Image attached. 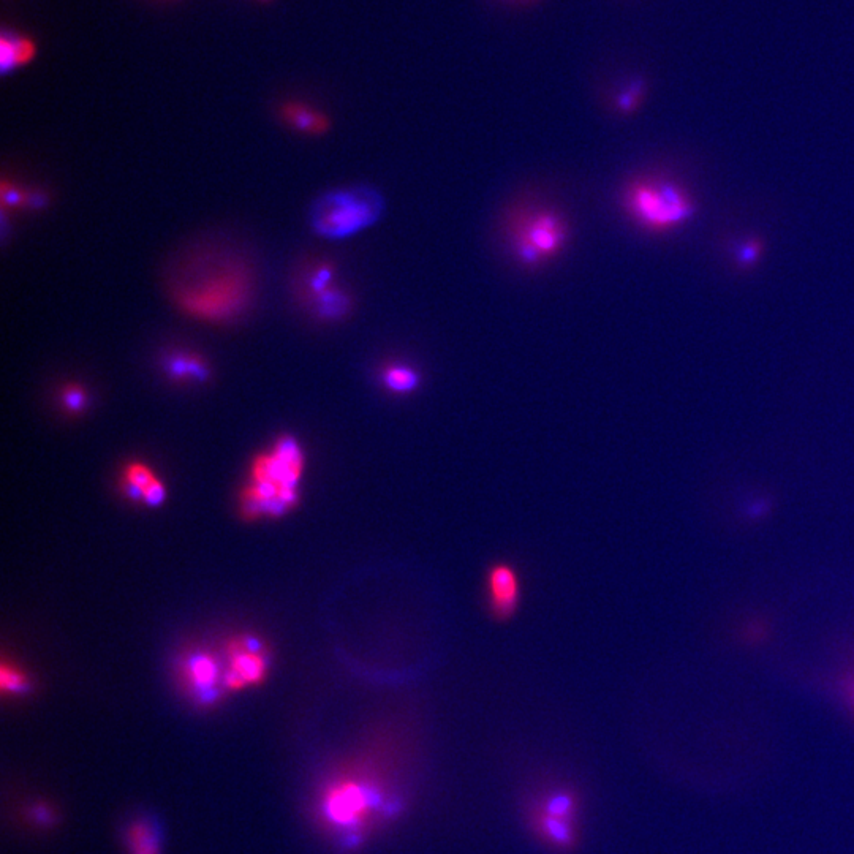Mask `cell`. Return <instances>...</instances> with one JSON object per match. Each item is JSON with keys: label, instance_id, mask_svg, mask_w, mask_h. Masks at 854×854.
<instances>
[{"label": "cell", "instance_id": "1", "mask_svg": "<svg viewBox=\"0 0 854 854\" xmlns=\"http://www.w3.org/2000/svg\"><path fill=\"white\" fill-rule=\"evenodd\" d=\"M620 206L636 227L652 235H666L684 227L696 212L695 200L682 184L658 176L627 184Z\"/></svg>", "mask_w": 854, "mask_h": 854}, {"label": "cell", "instance_id": "2", "mask_svg": "<svg viewBox=\"0 0 854 854\" xmlns=\"http://www.w3.org/2000/svg\"><path fill=\"white\" fill-rule=\"evenodd\" d=\"M385 209V198L375 187L361 184L329 190L310 208V227L322 238L342 241L374 227Z\"/></svg>", "mask_w": 854, "mask_h": 854}, {"label": "cell", "instance_id": "3", "mask_svg": "<svg viewBox=\"0 0 854 854\" xmlns=\"http://www.w3.org/2000/svg\"><path fill=\"white\" fill-rule=\"evenodd\" d=\"M570 239V223L551 206L522 209L511 219L507 246L521 268L540 269L560 257Z\"/></svg>", "mask_w": 854, "mask_h": 854}, {"label": "cell", "instance_id": "4", "mask_svg": "<svg viewBox=\"0 0 854 854\" xmlns=\"http://www.w3.org/2000/svg\"><path fill=\"white\" fill-rule=\"evenodd\" d=\"M304 459L295 442H280L273 453L254 462L244 502L254 513H279L296 502V484Z\"/></svg>", "mask_w": 854, "mask_h": 854}, {"label": "cell", "instance_id": "5", "mask_svg": "<svg viewBox=\"0 0 854 854\" xmlns=\"http://www.w3.org/2000/svg\"><path fill=\"white\" fill-rule=\"evenodd\" d=\"M205 277H197L176 291V301L182 310L206 322H225L239 314L249 299V279L236 266L209 269Z\"/></svg>", "mask_w": 854, "mask_h": 854}, {"label": "cell", "instance_id": "6", "mask_svg": "<svg viewBox=\"0 0 854 854\" xmlns=\"http://www.w3.org/2000/svg\"><path fill=\"white\" fill-rule=\"evenodd\" d=\"M401 798H385L382 788L361 780H342L326 793L323 812L329 823L355 831L371 817L393 820L402 812Z\"/></svg>", "mask_w": 854, "mask_h": 854}, {"label": "cell", "instance_id": "7", "mask_svg": "<svg viewBox=\"0 0 854 854\" xmlns=\"http://www.w3.org/2000/svg\"><path fill=\"white\" fill-rule=\"evenodd\" d=\"M522 597L521 576L510 564H496L486 575V600L499 619H508L518 611Z\"/></svg>", "mask_w": 854, "mask_h": 854}, {"label": "cell", "instance_id": "8", "mask_svg": "<svg viewBox=\"0 0 854 854\" xmlns=\"http://www.w3.org/2000/svg\"><path fill=\"white\" fill-rule=\"evenodd\" d=\"M265 655L254 646L233 643L230 647V669L227 673V685L231 690H241L247 685H255L265 679Z\"/></svg>", "mask_w": 854, "mask_h": 854}, {"label": "cell", "instance_id": "9", "mask_svg": "<svg viewBox=\"0 0 854 854\" xmlns=\"http://www.w3.org/2000/svg\"><path fill=\"white\" fill-rule=\"evenodd\" d=\"M378 382L391 396L404 397L416 393L423 383V375L412 364L391 361L383 364L378 372Z\"/></svg>", "mask_w": 854, "mask_h": 854}, {"label": "cell", "instance_id": "10", "mask_svg": "<svg viewBox=\"0 0 854 854\" xmlns=\"http://www.w3.org/2000/svg\"><path fill=\"white\" fill-rule=\"evenodd\" d=\"M532 829L546 845L557 851H571L576 845V828L573 821L546 817L541 813H530Z\"/></svg>", "mask_w": 854, "mask_h": 854}, {"label": "cell", "instance_id": "11", "mask_svg": "<svg viewBox=\"0 0 854 854\" xmlns=\"http://www.w3.org/2000/svg\"><path fill=\"white\" fill-rule=\"evenodd\" d=\"M578 810V794L568 788H557V790L546 791L545 796L540 798L537 804H533L532 812L575 823Z\"/></svg>", "mask_w": 854, "mask_h": 854}, {"label": "cell", "instance_id": "12", "mask_svg": "<svg viewBox=\"0 0 854 854\" xmlns=\"http://www.w3.org/2000/svg\"><path fill=\"white\" fill-rule=\"evenodd\" d=\"M125 480H127L129 488L137 492V496H140L149 505H157L165 497L163 484L144 464L129 465L127 472H125Z\"/></svg>", "mask_w": 854, "mask_h": 854}, {"label": "cell", "instance_id": "13", "mask_svg": "<svg viewBox=\"0 0 854 854\" xmlns=\"http://www.w3.org/2000/svg\"><path fill=\"white\" fill-rule=\"evenodd\" d=\"M165 371L171 378L181 380V382H186V380L203 382L209 375L205 361L195 353H173L165 361Z\"/></svg>", "mask_w": 854, "mask_h": 854}, {"label": "cell", "instance_id": "14", "mask_svg": "<svg viewBox=\"0 0 854 854\" xmlns=\"http://www.w3.org/2000/svg\"><path fill=\"white\" fill-rule=\"evenodd\" d=\"M284 116L299 132L320 135L329 129V121L325 114L312 110L310 106L291 103V105L285 106Z\"/></svg>", "mask_w": 854, "mask_h": 854}, {"label": "cell", "instance_id": "15", "mask_svg": "<svg viewBox=\"0 0 854 854\" xmlns=\"http://www.w3.org/2000/svg\"><path fill=\"white\" fill-rule=\"evenodd\" d=\"M35 56V46L31 40L23 37H8L4 34L0 40V67L4 73L27 64Z\"/></svg>", "mask_w": 854, "mask_h": 854}, {"label": "cell", "instance_id": "16", "mask_svg": "<svg viewBox=\"0 0 854 854\" xmlns=\"http://www.w3.org/2000/svg\"><path fill=\"white\" fill-rule=\"evenodd\" d=\"M130 854H160L159 837L151 824L138 821L127 834Z\"/></svg>", "mask_w": 854, "mask_h": 854}, {"label": "cell", "instance_id": "17", "mask_svg": "<svg viewBox=\"0 0 854 854\" xmlns=\"http://www.w3.org/2000/svg\"><path fill=\"white\" fill-rule=\"evenodd\" d=\"M189 679L197 692H211L217 679V666L208 655L193 658L189 665Z\"/></svg>", "mask_w": 854, "mask_h": 854}, {"label": "cell", "instance_id": "18", "mask_svg": "<svg viewBox=\"0 0 854 854\" xmlns=\"http://www.w3.org/2000/svg\"><path fill=\"white\" fill-rule=\"evenodd\" d=\"M647 86L643 80H633L622 87L616 95H614V108L617 113L628 114L635 113L639 106L643 105L644 97H646Z\"/></svg>", "mask_w": 854, "mask_h": 854}, {"label": "cell", "instance_id": "19", "mask_svg": "<svg viewBox=\"0 0 854 854\" xmlns=\"http://www.w3.org/2000/svg\"><path fill=\"white\" fill-rule=\"evenodd\" d=\"M0 685L4 692L23 693L26 692L27 679L24 674L19 673L18 669L10 668L7 663H4L0 673Z\"/></svg>", "mask_w": 854, "mask_h": 854}, {"label": "cell", "instance_id": "20", "mask_svg": "<svg viewBox=\"0 0 854 854\" xmlns=\"http://www.w3.org/2000/svg\"><path fill=\"white\" fill-rule=\"evenodd\" d=\"M761 252H763V244L756 239H750L737 249L736 261L742 268H750V266L755 265L756 261L760 260Z\"/></svg>", "mask_w": 854, "mask_h": 854}, {"label": "cell", "instance_id": "21", "mask_svg": "<svg viewBox=\"0 0 854 854\" xmlns=\"http://www.w3.org/2000/svg\"><path fill=\"white\" fill-rule=\"evenodd\" d=\"M62 401H64L67 409L72 410V412H80L84 404H86V394H84L80 386L72 385L69 388H65L64 394H62Z\"/></svg>", "mask_w": 854, "mask_h": 854}, {"label": "cell", "instance_id": "22", "mask_svg": "<svg viewBox=\"0 0 854 854\" xmlns=\"http://www.w3.org/2000/svg\"><path fill=\"white\" fill-rule=\"evenodd\" d=\"M842 693L845 695V700H847V703L850 704L851 709L854 711V673H850L848 676L843 677Z\"/></svg>", "mask_w": 854, "mask_h": 854}, {"label": "cell", "instance_id": "23", "mask_svg": "<svg viewBox=\"0 0 854 854\" xmlns=\"http://www.w3.org/2000/svg\"><path fill=\"white\" fill-rule=\"evenodd\" d=\"M511 2H514V4L529 5L537 2V0H511Z\"/></svg>", "mask_w": 854, "mask_h": 854}]
</instances>
